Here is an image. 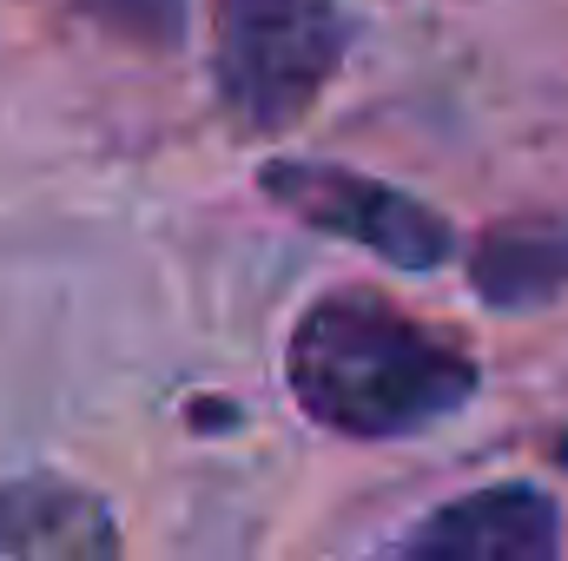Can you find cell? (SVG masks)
<instances>
[{
	"label": "cell",
	"mask_w": 568,
	"mask_h": 561,
	"mask_svg": "<svg viewBox=\"0 0 568 561\" xmlns=\"http://www.w3.org/2000/svg\"><path fill=\"white\" fill-rule=\"evenodd\" d=\"M258 192L291 212L297 225L311 232H331V238H351L364 252H377L384 265L397 272H436L449 252H456V232L443 212H429L424 198L384 185V178H364L351 165H324V159H272L258 172Z\"/></svg>",
	"instance_id": "cell-3"
},
{
	"label": "cell",
	"mask_w": 568,
	"mask_h": 561,
	"mask_svg": "<svg viewBox=\"0 0 568 561\" xmlns=\"http://www.w3.org/2000/svg\"><path fill=\"white\" fill-rule=\"evenodd\" d=\"M397 549L449 561H549L562 549V522H556V502L542 489L496 482V489H476L463 502H443Z\"/></svg>",
	"instance_id": "cell-4"
},
{
	"label": "cell",
	"mask_w": 568,
	"mask_h": 561,
	"mask_svg": "<svg viewBox=\"0 0 568 561\" xmlns=\"http://www.w3.org/2000/svg\"><path fill=\"white\" fill-rule=\"evenodd\" d=\"M219 100L245 133L297 126L351 47L344 0H212Z\"/></svg>",
	"instance_id": "cell-2"
},
{
	"label": "cell",
	"mask_w": 568,
	"mask_h": 561,
	"mask_svg": "<svg viewBox=\"0 0 568 561\" xmlns=\"http://www.w3.org/2000/svg\"><path fill=\"white\" fill-rule=\"evenodd\" d=\"M469 284L496 310H529L568 290V212L556 218H509L476 238Z\"/></svg>",
	"instance_id": "cell-6"
},
{
	"label": "cell",
	"mask_w": 568,
	"mask_h": 561,
	"mask_svg": "<svg viewBox=\"0 0 568 561\" xmlns=\"http://www.w3.org/2000/svg\"><path fill=\"white\" fill-rule=\"evenodd\" d=\"M284 384L311 422L384 442L456 417L476 397L483 370L456 337L417 324L390 297L331 290L291 324Z\"/></svg>",
	"instance_id": "cell-1"
},
{
	"label": "cell",
	"mask_w": 568,
	"mask_h": 561,
	"mask_svg": "<svg viewBox=\"0 0 568 561\" xmlns=\"http://www.w3.org/2000/svg\"><path fill=\"white\" fill-rule=\"evenodd\" d=\"M87 20L140 40V47H179L185 40V0H73Z\"/></svg>",
	"instance_id": "cell-7"
},
{
	"label": "cell",
	"mask_w": 568,
	"mask_h": 561,
	"mask_svg": "<svg viewBox=\"0 0 568 561\" xmlns=\"http://www.w3.org/2000/svg\"><path fill=\"white\" fill-rule=\"evenodd\" d=\"M120 549V529L100 496L60 482V476H20L0 482V555L93 561Z\"/></svg>",
	"instance_id": "cell-5"
}]
</instances>
